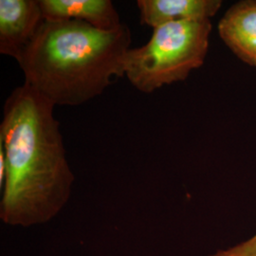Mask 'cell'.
Returning <instances> with one entry per match:
<instances>
[{"label": "cell", "mask_w": 256, "mask_h": 256, "mask_svg": "<svg viewBox=\"0 0 256 256\" xmlns=\"http://www.w3.org/2000/svg\"><path fill=\"white\" fill-rule=\"evenodd\" d=\"M221 0H138L140 18L155 28L171 22L210 20L222 7Z\"/></svg>", "instance_id": "cell-6"}, {"label": "cell", "mask_w": 256, "mask_h": 256, "mask_svg": "<svg viewBox=\"0 0 256 256\" xmlns=\"http://www.w3.org/2000/svg\"><path fill=\"white\" fill-rule=\"evenodd\" d=\"M132 41L122 23L104 30L79 20H45L18 63L25 84L56 106H76L124 76Z\"/></svg>", "instance_id": "cell-2"}, {"label": "cell", "mask_w": 256, "mask_h": 256, "mask_svg": "<svg viewBox=\"0 0 256 256\" xmlns=\"http://www.w3.org/2000/svg\"><path fill=\"white\" fill-rule=\"evenodd\" d=\"M210 256H256V234L254 238L228 250H220Z\"/></svg>", "instance_id": "cell-8"}, {"label": "cell", "mask_w": 256, "mask_h": 256, "mask_svg": "<svg viewBox=\"0 0 256 256\" xmlns=\"http://www.w3.org/2000/svg\"><path fill=\"white\" fill-rule=\"evenodd\" d=\"M6 174V160H5V152L4 147L0 144V186L3 187V183L5 180Z\"/></svg>", "instance_id": "cell-9"}, {"label": "cell", "mask_w": 256, "mask_h": 256, "mask_svg": "<svg viewBox=\"0 0 256 256\" xmlns=\"http://www.w3.org/2000/svg\"><path fill=\"white\" fill-rule=\"evenodd\" d=\"M54 108L25 82L4 102L0 144L6 174L0 218L8 225L45 223L70 196L74 174Z\"/></svg>", "instance_id": "cell-1"}, {"label": "cell", "mask_w": 256, "mask_h": 256, "mask_svg": "<svg viewBox=\"0 0 256 256\" xmlns=\"http://www.w3.org/2000/svg\"><path fill=\"white\" fill-rule=\"evenodd\" d=\"M223 43L240 61L256 68V0H241L225 12L218 23Z\"/></svg>", "instance_id": "cell-5"}, {"label": "cell", "mask_w": 256, "mask_h": 256, "mask_svg": "<svg viewBox=\"0 0 256 256\" xmlns=\"http://www.w3.org/2000/svg\"><path fill=\"white\" fill-rule=\"evenodd\" d=\"M212 30L210 20L171 22L153 28L146 44L128 50L124 75L136 90L146 94L185 81L204 64Z\"/></svg>", "instance_id": "cell-3"}, {"label": "cell", "mask_w": 256, "mask_h": 256, "mask_svg": "<svg viewBox=\"0 0 256 256\" xmlns=\"http://www.w3.org/2000/svg\"><path fill=\"white\" fill-rule=\"evenodd\" d=\"M39 3L46 20H79L104 30L122 24L110 0H39Z\"/></svg>", "instance_id": "cell-7"}, {"label": "cell", "mask_w": 256, "mask_h": 256, "mask_svg": "<svg viewBox=\"0 0 256 256\" xmlns=\"http://www.w3.org/2000/svg\"><path fill=\"white\" fill-rule=\"evenodd\" d=\"M45 20L39 0H0V54L18 62Z\"/></svg>", "instance_id": "cell-4"}]
</instances>
